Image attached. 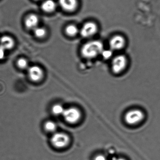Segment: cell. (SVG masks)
<instances>
[{
	"mask_svg": "<svg viewBox=\"0 0 160 160\" xmlns=\"http://www.w3.org/2000/svg\"><path fill=\"white\" fill-rule=\"evenodd\" d=\"M94 160H108L105 155L103 154H98L94 157Z\"/></svg>",
	"mask_w": 160,
	"mask_h": 160,
	"instance_id": "cell-19",
	"label": "cell"
},
{
	"mask_svg": "<svg viewBox=\"0 0 160 160\" xmlns=\"http://www.w3.org/2000/svg\"><path fill=\"white\" fill-rule=\"evenodd\" d=\"M39 24V18L38 16L33 14L28 15L25 18V25L27 28L30 30H34Z\"/></svg>",
	"mask_w": 160,
	"mask_h": 160,
	"instance_id": "cell-10",
	"label": "cell"
},
{
	"mask_svg": "<svg viewBox=\"0 0 160 160\" xmlns=\"http://www.w3.org/2000/svg\"><path fill=\"white\" fill-rule=\"evenodd\" d=\"M6 50L0 47V60L4 59L6 54Z\"/></svg>",
	"mask_w": 160,
	"mask_h": 160,
	"instance_id": "cell-18",
	"label": "cell"
},
{
	"mask_svg": "<svg viewBox=\"0 0 160 160\" xmlns=\"http://www.w3.org/2000/svg\"><path fill=\"white\" fill-rule=\"evenodd\" d=\"M65 34L70 37H74L79 34L80 29L74 24H70L66 26L65 28Z\"/></svg>",
	"mask_w": 160,
	"mask_h": 160,
	"instance_id": "cell-13",
	"label": "cell"
},
{
	"mask_svg": "<svg viewBox=\"0 0 160 160\" xmlns=\"http://www.w3.org/2000/svg\"><path fill=\"white\" fill-rule=\"evenodd\" d=\"M15 45V42L11 36L5 35L0 38V47L6 51L12 49Z\"/></svg>",
	"mask_w": 160,
	"mask_h": 160,
	"instance_id": "cell-11",
	"label": "cell"
},
{
	"mask_svg": "<svg viewBox=\"0 0 160 160\" xmlns=\"http://www.w3.org/2000/svg\"><path fill=\"white\" fill-rule=\"evenodd\" d=\"M28 73L30 79L34 82L40 81L43 76V72L42 68L36 65L30 67Z\"/></svg>",
	"mask_w": 160,
	"mask_h": 160,
	"instance_id": "cell-9",
	"label": "cell"
},
{
	"mask_svg": "<svg viewBox=\"0 0 160 160\" xmlns=\"http://www.w3.org/2000/svg\"><path fill=\"white\" fill-rule=\"evenodd\" d=\"M65 108H63L62 105L60 104H57L55 105L52 107V112L54 115L56 116H59V115H62L63 112H64Z\"/></svg>",
	"mask_w": 160,
	"mask_h": 160,
	"instance_id": "cell-15",
	"label": "cell"
},
{
	"mask_svg": "<svg viewBox=\"0 0 160 160\" xmlns=\"http://www.w3.org/2000/svg\"><path fill=\"white\" fill-rule=\"evenodd\" d=\"M104 48L103 44L101 41L91 40L82 46L80 52L83 58L92 59L102 54Z\"/></svg>",
	"mask_w": 160,
	"mask_h": 160,
	"instance_id": "cell-1",
	"label": "cell"
},
{
	"mask_svg": "<svg viewBox=\"0 0 160 160\" xmlns=\"http://www.w3.org/2000/svg\"><path fill=\"white\" fill-rule=\"evenodd\" d=\"M102 54L105 59L109 58L111 56V53L108 51H106V53H105L104 51H103Z\"/></svg>",
	"mask_w": 160,
	"mask_h": 160,
	"instance_id": "cell-20",
	"label": "cell"
},
{
	"mask_svg": "<svg viewBox=\"0 0 160 160\" xmlns=\"http://www.w3.org/2000/svg\"><path fill=\"white\" fill-rule=\"evenodd\" d=\"M33 32L34 36L39 39L44 38L47 34V31L42 27H37L35 29L33 30Z\"/></svg>",
	"mask_w": 160,
	"mask_h": 160,
	"instance_id": "cell-14",
	"label": "cell"
},
{
	"mask_svg": "<svg viewBox=\"0 0 160 160\" xmlns=\"http://www.w3.org/2000/svg\"><path fill=\"white\" fill-rule=\"evenodd\" d=\"M17 65L20 69H25L28 66V62L26 59L21 58L18 60Z\"/></svg>",
	"mask_w": 160,
	"mask_h": 160,
	"instance_id": "cell-17",
	"label": "cell"
},
{
	"mask_svg": "<svg viewBox=\"0 0 160 160\" xmlns=\"http://www.w3.org/2000/svg\"><path fill=\"white\" fill-rule=\"evenodd\" d=\"M112 160H127L125 158L122 157H116V158H113Z\"/></svg>",
	"mask_w": 160,
	"mask_h": 160,
	"instance_id": "cell-21",
	"label": "cell"
},
{
	"mask_svg": "<svg viewBox=\"0 0 160 160\" xmlns=\"http://www.w3.org/2000/svg\"><path fill=\"white\" fill-rule=\"evenodd\" d=\"M70 142V137L64 133H55L51 138V144L58 148H65L69 145Z\"/></svg>",
	"mask_w": 160,
	"mask_h": 160,
	"instance_id": "cell-6",
	"label": "cell"
},
{
	"mask_svg": "<svg viewBox=\"0 0 160 160\" xmlns=\"http://www.w3.org/2000/svg\"><path fill=\"white\" fill-rule=\"evenodd\" d=\"M145 118L142 110L133 109L129 110L124 115V121L129 125H134L141 122Z\"/></svg>",
	"mask_w": 160,
	"mask_h": 160,
	"instance_id": "cell-2",
	"label": "cell"
},
{
	"mask_svg": "<svg viewBox=\"0 0 160 160\" xmlns=\"http://www.w3.org/2000/svg\"><path fill=\"white\" fill-rule=\"evenodd\" d=\"M41 8L45 12L51 13L56 11L57 4L54 0H45L42 3Z\"/></svg>",
	"mask_w": 160,
	"mask_h": 160,
	"instance_id": "cell-12",
	"label": "cell"
},
{
	"mask_svg": "<svg viewBox=\"0 0 160 160\" xmlns=\"http://www.w3.org/2000/svg\"><path fill=\"white\" fill-rule=\"evenodd\" d=\"M98 26L93 21H88L84 23L80 29L79 34L83 38L88 39L95 36L98 32Z\"/></svg>",
	"mask_w": 160,
	"mask_h": 160,
	"instance_id": "cell-4",
	"label": "cell"
},
{
	"mask_svg": "<svg viewBox=\"0 0 160 160\" xmlns=\"http://www.w3.org/2000/svg\"><path fill=\"white\" fill-rule=\"evenodd\" d=\"M45 128L48 132H55L57 129V124L54 122L48 121L45 124Z\"/></svg>",
	"mask_w": 160,
	"mask_h": 160,
	"instance_id": "cell-16",
	"label": "cell"
},
{
	"mask_svg": "<svg viewBox=\"0 0 160 160\" xmlns=\"http://www.w3.org/2000/svg\"><path fill=\"white\" fill-rule=\"evenodd\" d=\"M128 64L127 57L119 55L113 58L111 62V69L115 74H119L125 70Z\"/></svg>",
	"mask_w": 160,
	"mask_h": 160,
	"instance_id": "cell-3",
	"label": "cell"
},
{
	"mask_svg": "<svg viewBox=\"0 0 160 160\" xmlns=\"http://www.w3.org/2000/svg\"><path fill=\"white\" fill-rule=\"evenodd\" d=\"M126 40L123 36L119 34L114 35L109 41V46L112 51H119L124 48Z\"/></svg>",
	"mask_w": 160,
	"mask_h": 160,
	"instance_id": "cell-7",
	"label": "cell"
},
{
	"mask_svg": "<svg viewBox=\"0 0 160 160\" xmlns=\"http://www.w3.org/2000/svg\"><path fill=\"white\" fill-rule=\"evenodd\" d=\"M35 1H40V0H35Z\"/></svg>",
	"mask_w": 160,
	"mask_h": 160,
	"instance_id": "cell-22",
	"label": "cell"
},
{
	"mask_svg": "<svg viewBox=\"0 0 160 160\" xmlns=\"http://www.w3.org/2000/svg\"><path fill=\"white\" fill-rule=\"evenodd\" d=\"M58 2L63 11L69 13L76 11L79 5L78 0H59Z\"/></svg>",
	"mask_w": 160,
	"mask_h": 160,
	"instance_id": "cell-8",
	"label": "cell"
},
{
	"mask_svg": "<svg viewBox=\"0 0 160 160\" xmlns=\"http://www.w3.org/2000/svg\"><path fill=\"white\" fill-rule=\"evenodd\" d=\"M62 116L68 123L75 124L80 120L82 117V114L78 108L70 107L65 109Z\"/></svg>",
	"mask_w": 160,
	"mask_h": 160,
	"instance_id": "cell-5",
	"label": "cell"
}]
</instances>
